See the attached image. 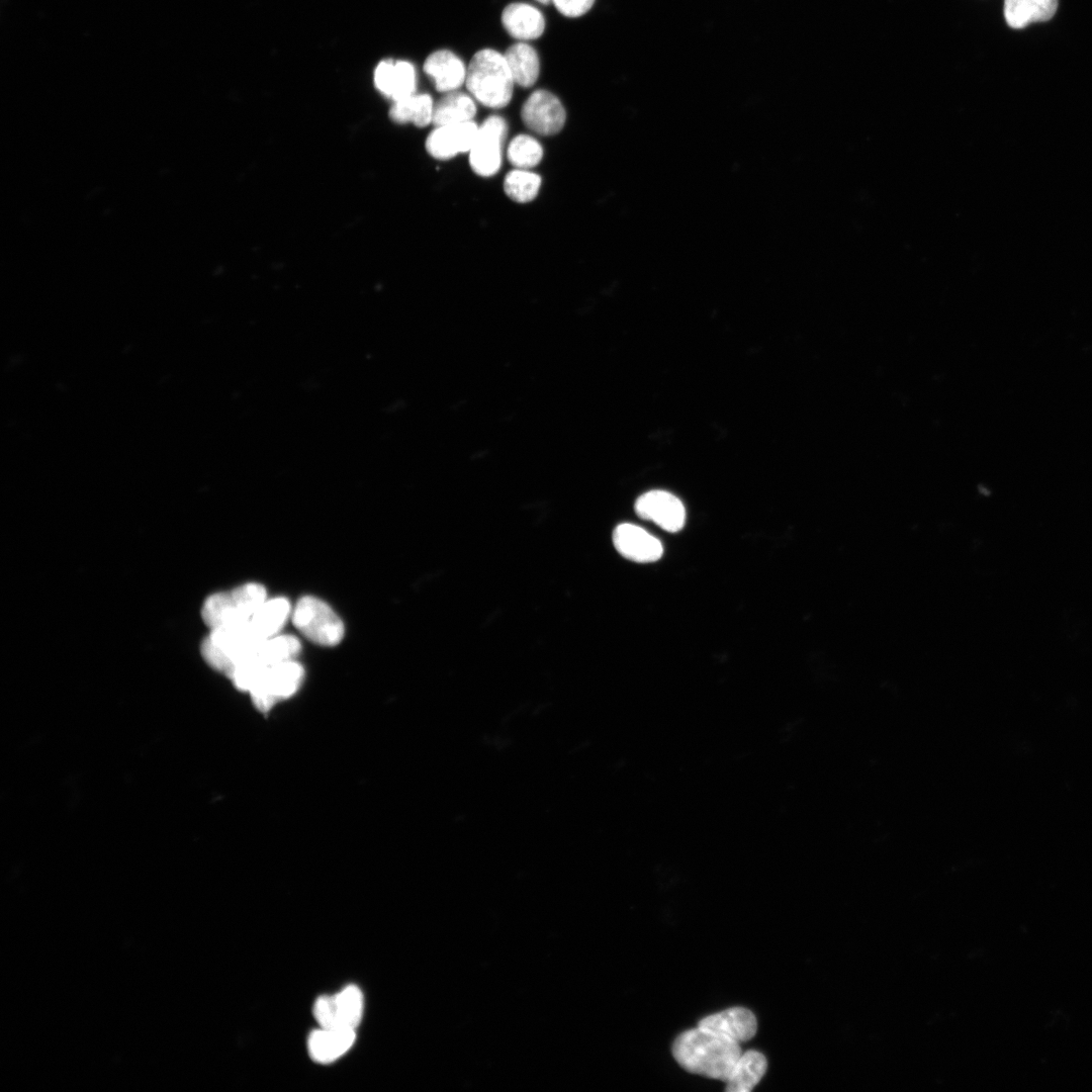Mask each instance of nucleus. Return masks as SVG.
I'll return each mask as SVG.
<instances>
[{
    "label": "nucleus",
    "instance_id": "f257e3e1",
    "mask_svg": "<svg viewBox=\"0 0 1092 1092\" xmlns=\"http://www.w3.org/2000/svg\"><path fill=\"white\" fill-rule=\"evenodd\" d=\"M671 1052L687 1072L724 1082L742 1053L737 1041L701 1026L677 1035Z\"/></svg>",
    "mask_w": 1092,
    "mask_h": 1092
},
{
    "label": "nucleus",
    "instance_id": "f03ea898",
    "mask_svg": "<svg viewBox=\"0 0 1092 1092\" xmlns=\"http://www.w3.org/2000/svg\"><path fill=\"white\" fill-rule=\"evenodd\" d=\"M465 83L479 103L496 109L509 104L515 84L505 56L491 49L480 50L472 57Z\"/></svg>",
    "mask_w": 1092,
    "mask_h": 1092
},
{
    "label": "nucleus",
    "instance_id": "7ed1b4c3",
    "mask_svg": "<svg viewBox=\"0 0 1092 1092\" xmlns=\"http://www.w3.org/2000/svg\"><path fill=\"white\" fill-rule=\"evenodd\" d=\"M266 639L262 638L250 620L210 629L201 644V655L213 669L228 677Z\"/></svg>",
    "mask_w": 1092,
    "mask_h": 1092
},
{
    "label": "nucleus",
    "instance_id": "20e7f679",
    "mask_svg": "<svg viewBox=\"0 0 1092 1092\" xmlns=\"http://www.w3.org/2000/svg\"><path fill=\"white\" fill-rule=\"evenodd\" d=\"M266 600V588L259 583L249 582L208 597L203 603L201 616L209 629L239 624L251 620Z\"/></svg>",
    "mask_w": 1092,
    "mask_h": 1092
},
{
    "label": "nucleus",
    "instance_id": "39448f33",
    "mask_svg": "<svg viewBox=\"0 0 1092 1092\" xmlns=\"http://www.w3.org/2000/svg\"><path fill=\"white\" fill-rule=\"evenodd\" d=\"M295 628L311 642L322 646L338 645L344 637V625L332 608L317 598L299 599L291 613Z\"/></svg>",
    "mask_w": 1092,
    "mask_h": 1092
},
{
    "label": "nucleus",
    "instance_id": "423d86ee",
    "mask_svg": "<svg viewBox=\"0 0 1092 1092\" xmlns=\"http://www.w3.org/2000/svg\"><path fill=\"white\" fill-rule=\"evenodd\" d=\"M303 676V667L295 659L282 661L263 669L248 693L260 712H268L277 702L293 696Z\"/></svg>",
    "mask_w": 1092,
    "mask_h": 1092
},
{
    "label": "nucleus",
    "instance_id": "0eeeda50",
    "mask_svg": "<svg viewBox=\"0 0 1092 1092\" xmlns=\"http://www.w3.org/2000/svg\"><path fill=\"white\" fill-rule=\"evenodd\" d=\"M300 649L301 644L295 636L278 634L264 640L245 661L233 670L229 677L236 688L248 692L264 668L295 659Z\"/></svg>",
    "mask_w": 1092,
    "mask_h": 1092
},
{
    "label": "nucleus",
    "instance_id": "6e6552de",
    "mask_svg": "<svg viewBox=\"0 0 1092 1092\" xmlns=\"http://www.w3.org/2000/svg\"><path fill=\"white\" fill-rule=\"evenodd\" d=\"M507 133L508 124L499 115H490L478 125L469 151V164L477 175L490 177L498 172Z\"/></svg>",
    "mask_w": 1092,
    "mask_h": 1092
},
{
    "label": "nucleus",
    "instance_id": "1a4fd4ad",
    "mask_svg": "<svg viewBox=\"0 0 1092 1092\" xmlns=\"http://www.w3.org/2000/svg\"><path fill=\"white\" fill-rule=\"evenodd\" d=\"M363 994L349 985L334 995L320 996L313 1005V1015L321 1027L355 1029L363 1014Z\"/></svg>",
    "mask_w": 1092,
    "mask_h": 1092
},
{
    "label": "nucleus",
    "instance_id": "9d476101",
    "mask_svg": "<svg viewBox=\"0 0 1092 1092\" xmlns=\"http://www.w3.org/2000/svg\"><path fill=\"white\" fill-rule=\"evenodd\" d=\"M524 124L540 135H553L564 126L566 113L561 101L551 92L538 89L530 94L521 109Z\"/></svg>",
    "mask_w": 1092,
    "mask_h": 1092
},
{
    "label": "nucleus",
    "instance_id": "9b49d317",
    "mask_svg": "<svg viewBox=\"0 0 1092 1092\" xmlns=\"http://www.w3.org/2000/svg\"><path fill=\"white\" fill-rule=\"evenodd\" d=\"M636 515L655 523L669 533L682 529L686 522V509L675 495L665 490L654 489L640 495L634 505Z\"/></svg>",
    "mask_w": 1092,
    "mask_h": 1092
},
{
    "label": "nucleus",
    "instance_id": "f8f14e48",
    "mask_svg": "<svg viewBox=\"0 0 1092 1092\" xmlns=\"http://www.w3.org/2000/svg\"><path fill=\"white\" fill-rule=\"evenodd\" d=\"M613 543L623 557L638 563L657 561L663 554L662 544L656 537L630 523L615 528Z\"/></svg>",
    "mask_w": 1092,
    "mask_h": 1092
},
{
    "label": "nucleus",
    "instance_id": "ddd939ff",
    "mask_svg": "<svg viewBox=\"0 0 1092 1092\" xmlns=\"http://www.w3.org/2000/svg\"><path fill=\"white\" fill-rule=\"evenodd\" d=\"M478 125L472 121L436 126L426 141L428 153L438 160H449L460 153H469Z\"/></svg>",
    "mask_w": 1092,
    "mask_h": 1092
},
{
    "label": "nucleus",
    "instance_id": "4468645a",
    "mask_svg": "<svg viewBox=\"0 0 1092 1092\" xmlns=\"http://www.w3.org/2000/svg\"><path fill=\"white\" fill-rule=\"evenodd\" d=\"M374 84L393 101L407 97L416 91L415 67L406 61H381L374 72Z\"/></svg>",
    "mask_w": 1092,
    "mask_h": 1092
},
{
    "label": "nucleus",
    "instance_id": "2eb2a0df",
    "mask_svg": "<svg viewBox=\"0 0 1092 1092\" xmlns=\"http://www.w3.org/2000/svg\"><path fill=\"white\" fill-rule=\"evenodd\" d=\"M698 1026L720 1033L738 1043L751 1039L757 1029L754 1014L744 1007H733L702 1018Z\"/></svg>",
    "mask_w": 1092,
    "mask_h": 1092
},
{
    "label": "nucleus",
    "instance_id": "dca6fc26",
    "mask_svg": "<svg viewBox=\"0 0 1092 1092\" xmlns=\"http://www.w3.org/2000/svg\"><path fill=\"white\" fill-rule=\"evenodd\" d=\"M424 71L439 92L456 91L466 80L467 70L463 62L451 51L432 53L424 63Z\"/></svg>",
    "mask_w": 1092,
    "mask_h": 1092
},
{
    "label": "nucleus",
    "instance_id": "f3484780",
    "mask_svg": "<svg viewBox=\"0 0 1092 1092\" xmlns=\"http://www.w3.org/2000/svg\"><path fill=\"white\" fill-rule=\"evenodd\" d=\"M355 1038V1029L321 1027L308 1036L309 1056L316 1063H332L350 1050Z\"/></svg>",
    "mask_w": 1092,
    "mask_h": 1092
},
{
    "label": "nucleus",
    "instance_id": "a211bd4d",
    "mask_svg": "<svg viewBox=\"0 0 1092 1092\" xmlns=\"http://www.w3.org/2000/svg\"><path fill=\"white\" fill-rule=\"evenodd\" d=\"M502 23L510 35L519 40L540 37L545 28L543 14L534 6L516 2L505 7Z\"/></svg>",
    "mask_w": 1092,
    "mask_h": 1092
},
{
    "label": "nucleus",
    "instance_id": "6ab92c4d",
    "mask_svg": "<svg viewBox=\"0 0 1092 1092\" xmlns=\"http://www.w3.org/2000/svg\"><path fill=\"white\" fill-rule=\"evenodd\" d=\"M767 1069L765 1057L757 1051L741 1053L725 1082L728 1092H749L761 1080Z\"/></svg>",
    "mask_w": 1092,
    "mask_h": 1092
},
{
    "label": "nucleus",
    "instance_id": "aec40b11",
    "mask_svg": "<svg viewBox=\"0 0 1092 1092\" xmlns=\"http://www.w3.org/2000/svg\"><path fill=\"white\" fill-rule=\"evenodd\" d=\"M1057 7L1058 0H1005L1004 15L1009 26L1022 28L1051 19Z\"/></svg>",
    "mask_w": 1092,
    "mask_h": 1092
},
{
    "label": "nucleus",
    "instance_id": "412c9836",
    "mask_svg": "<svg viewBox=\"0 0 1092 1092\" xmlns=\"http://www.w3.org/2000/svg\"><path fill=\"white\" fill-rule=\"evenodd\" d=\"M504 56L516 84L528 88L536 83L540 62L533 47L526 42H517L511 46Z\"/></svg>",
    "mask_w": 1092,
    "mask_h": 1092
},
{
    "label": "nucleus",
    "instance_id": "4be33fe9",
    "mask_svg": "<svg viewBox=\"0 0 1092 1092\" xmlns=\"http://www.w3.org/2000/svg\"><path fill=\"white\" fill-rule=\"evenodd\" d=\"M476 113L473 99L458 91L446 93L434 104L432 123L435 126L472 121Z\"/></svg>",
    "mask_w": 1092,
    "mask_h": 1092
},
{
    "label": "nucleus",
    "instance_id": "5701e85b",
    "mask_svg": "<svg viewBox=\"0 0 1092 1092\" xmlns=\"http://www.w3.org/2000/svg\"><path fill=\"white\" fill-rule=\"evenodd\" d=\"M291 613L287 599L273 598L258 608L250 622L262 638L268 639L279 634Z\"/></svg>",
    "mask_w": 1092,
    "mask_h": 1092
},
{
    "label": "nucleus",
    "instance_id": "b1692460",
    "mask_svg": "<svg viewBox=\"0 0 1092 1092\" xmlns=\"http://www.w3.org/2000/svg\"><path fill=\"white\" fill-rule=\"evenodd\" d=\"M434 102L429 94H412L394 101L389 110L390 118L397 123L413 122L424 127L432 122Z\"/></svg>",
    "mask_w": 1092,
    "mask_h": 1092
},
{
    "label": "nucleus",
    "instance_id": "393cba45",
    "mask_svg": "<svg viewBox=\"0 0 1092 1092\" xmlns=\"http://www.w3.org/2000/svg\"><path fill=\"white\" fill-rule=\"evenodd\" d=\"M540 186L541 177L529 170L515 169L509 172L504 180L506 194L520 203L532 201L537 196Z\"/></svg>",
    "mask_w": 1092,
    "mask_h": 1092
},
{
    "label": "nucleus",
    "instance_id": "a878e982",
    "mask_svg": "<svg viewBox=\"0 0 1092 1092\" xmlns=\"http://www.w3.org/2000/svg\"><path fill=\"white\" fill-rule=\"evenodd\" d=\"M507 158L516 169L529 170L542 160L543 148L532 135L518 134L508 146Z\"/></svg>",
    "mask_w": 1092,
    "mask_h": 1092
},
{
    "label": "nucleus",
    "instance_id": "bb28decb",
    "mask_svg": "<svg viewBox=\"0 0 1092 1092\" xmlns=\"http://www.w3.org/2000/svg\"><path fill=\"white\" fill-rule=\"evenodd\" d=\"M596 0H552L556 9L564 16L578 17L585 14Z\"/></svg>",
    "mask_w": 1092,
    "mask_h": 1092
},
{
    "label": "nucleus",
    "instance_id": "cd10ccee",
    "mask_svg": "<svg viewBox=\"0 0 1092 1092\" xmlns=\"http://www.w3.org/2000/svg\"><path fill=\"white\" fill-rule=\"evenodd\" d=\"M537 1L540 2V3H543V4H549L550 2H552V0H537Z\"/></svg>",
    "mask_w": 1092,
    "mask_h": 1092
}]
</instances>
